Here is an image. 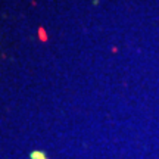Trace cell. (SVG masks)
Instances as JSON below:
<instances>
[{"label":"cell","instance_id":"obj_1","mask_svg":"<svg viewBox=\"0 0 159 159\" xmlns=\"http://www.w3.org/2000/svg\"><path fill=\"white\" fill-rule=\"evenodd\" d=\"M31 158H33V159H46L44 155L41 153V152H34V153L31 155Z\"/></svg>","mask_w":159,"mask_h":159}]
</instances>
